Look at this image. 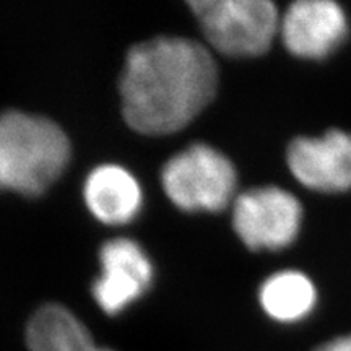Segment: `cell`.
<instances>
[{
  "mask_svg": "<svg viewBox=\"0 0 351 351\" xmlns=\"http://www.w3.org/2000/svg\"><path fill=\"white\" fill-rule=\"evenodd\" d=\"M215 49L232 57L265 54L280 34L282 13L270 0L189 2Z\"/></svg>",
  "mask_w": 351,
  "mask_h": 351,
  "instance_id": "cell-3",
  "label": "cell"
},
{
  "mask_svg": "<svg viewBox=\"0 0 351 351\" xmlns=\"http://www.w3.org/2000/svg\"><path fill=\"white\" fill-rule=\"evenodd\" d=\"M161 182L176 207L186 212H219L234 199L238 174L221 152L194 143L168 160Z\"/></svg>",
  "mask_w": 351,
  "mask_h": 351,
  "instance_id": "cell-4",
  "label": "cell"
},
{
  "mask_svg": "<svg viewBox=\"0 0 351 351\" xmlns=\"http://www.w3.org/2000/svg\"><path fill=\"white\" fill-rule=\"evenodd\" d=\"M278 36L298 59L324 60L346 43L350 20L339 2L298 0L282 13Z\"/></svg>",
  "mask_w": 351,
  "mask_h": 351,
  "instance_id": "cell-6",
  "label": "cell"
},
{
  "mask_svg": "<svg viewBox=\"0 0 351 351\" xmlns=\"http://www.w3.org/2000/svg\"><path fill=\"white\" fill-rule=\"evenodd\" d=\"M304 219L295 194L276 186L256 187L236 197L232 226L241 241L254 251H280L300 236Z\"/></svg>",
  "mask_w": 351,
  "mask_h": 351,
  "instance_id": "cell-5",
  "label": "cell"
},
{
  "mask_svg": "<svg viewBox=\"0 0 351 351\" xmlns=\"http://www.w3.org/2000/svg\"><path fill=\"white\" fill-rule=\"evenodd\" d=\"M258 302L271 320L285 326L301 324L314 314L319 291L309 275L301 270H280L258 289Z\"/></svg>",
  "mask_w": 351,
  "mask_h": 351,
  "instance_id": "cell-10",
  "label": "cell"
},
{
  "mask_svg": "<svg viewBox=\"0 0 351 351\" xmlns=\"http://www.w3.org/2000/svg\"><path fill=\"white\" fill-rule=\"evenodd\" d=\"M96 351H112V350H108V348H98Z\"/></svg>",
  "mask_w": 351,
  "mask_h": 351,
  "instance_id": "cell-13",
  "label": "cell"
},
{
  "mask_svg": "<svg viewBox=\"0 0 351 351\" xmlns=\"http://www.w3.org/2000/svg\"><path fill=\"white\" fill-rule=\"evenodd\" d=\"M217 86V64L207 47L189 38L150 39L127 54L122 114L140 134H173L208 106Z\"/></svg>",
  "mask_w": 351,
  "mask_h": 351,
  "instance_id": "cell-1",
  "label": "cell"
},
{
  "mask_svg": "<svg viewBox=\"0 0 351 351\" xmlns=\"http://www.w3.org/2000/svg\"><path fill=\"white\" fill-rule=\"evenodd\" d=\"M29 351H96L93 337L75 315L60 304L36 311L26 328Z\"/></svg>",
  "mask_w": 351,
  "mask_h": 351,
  "instance_id": "cell-11",
  "label": "cell"
},
{
  "mask_svg": "<svg viewBox=\"0 0 351 351\" xmlns=\"http://www.w3.org/2000/svg\"><path fill=\"white\" fill-rule=\"evenodd\" d=\"M69 160V138L56 122L20 111L0 114V189L43 194Z\"/></svg>",
  "mask_w": 351,
  "mask_h": 351,
  "instance_id": "cell-2",
  "label": "cell"
},
{
  "mask_svg": "<svg viewBox=\"0 0 351 351\" xmlns=\"http://www.w3.org/2000/svg\"><path fill=\"white\" fill-rule=\"evenodd\" d=\"M314 351H351V333L333 337V339L319 345Z\"/></svg>",
  "mask_w": 351,
  "mask_h": 351,
  "instance_id": "cell-12",
  "label": "cell"
},
{
  "mask_svg": "<svg viewBox=\"0 0 351 351\" xmlns=\"http://www.w3.org/2000/svg\"><path fill=\"white\" fill-rule=\"evenodd\" d=\"M86 207L106 225H124L142 207V189L137 179L117 165H101L88 174L83 187Z\"/></svg>",
  "mask_w": 351,
  "mask_h": 351,
  "instance_id": "cell-9",
  "label": "cell"
},
{
  "mask_svg": "<svg viewBox=\"0 0 351 351\" xmlns=\"http://www.w3.org/2000/svg\"><path fill=\"white\" fill-rule=\"evenodd\" d=\"M101 276L93 285V296L108 314H119L150 288L153 265L135 241H108L99 251Z\"/></svg>",
  "mask_w": 351,
  "mask_h": 351,
  "instance_id": "cell-8",
  "label": "cell"
},
{
  "mask_svg": "<svg viewBox=\"0 0 351 351\" xmlns=\"http://www.w3.org/2000/svg\"><path fill=\"white\" fill-rule=\"evenodd\" d=\"M289 173L319 194L351 191V132L330 129L317 137H298L288 145Z\"/></svg>",
  "mask_w": 351,
  "mask_h": 351,
  "instance_id": "cell-7",
  "label": "cell"
}]
</instances>
